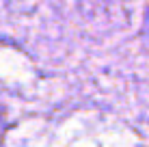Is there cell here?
<instances>
[{
    "instance_id": "obj_2",
    "label": "cell",
    "mask_w": 149,
    "mask_h": 147,
    "mask_svg": "<svg viewBox=\"0 0 149 147\" xmlns=\"http://www.w3.org/2000/svg\"><path fill=\"white\" fill-rule=\"evenodd\" d=\"M147 22H149V17H147Z\"/></svg>"
},
{
    "instance_id": "obj_1",
    "label": "cell",
    "mask_w": 149,
    "mask_h": 147,
    "mask_svg": "<svg viewBox=\"0 0 149 147\" xmlns=\"http://www.w3.org/2000/svg\"><path fill=\"white\" fill-rule=\"evenodd\" d=\"M0 117H2V106H0Z\"/></svg>"
}]
</instances>
